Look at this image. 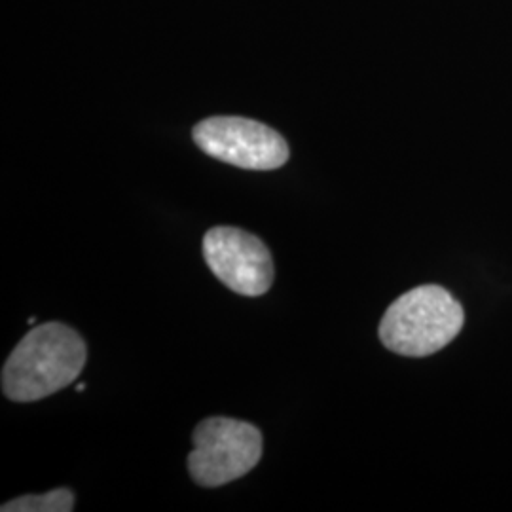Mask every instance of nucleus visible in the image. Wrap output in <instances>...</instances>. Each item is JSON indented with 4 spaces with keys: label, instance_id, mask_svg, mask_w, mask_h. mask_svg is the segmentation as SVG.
I'll list each match as a JSON object with an SVG mask.
<instances>
[{
    "label": "nucleus",
    "instance_id": "obj_4",
    "mask_svg": "<svg viewBox=\"0 0 512 512\" xmlns=\"http://www.w3.org/2000/svg\"><path fill=\"white\" fill-rule=\"evenodd\" d=\"M192 137L207 156L241 169L272 171L289 160L287 141L275 129L249 118H207L194 128Z\"/></svg>",
    "mask_w": 512,
    "mask_h": 512
},
{
    "label": "nucleus",
    "instance_id": "obj_3",
    "mask_svg": "<svg viewBox=\"0 0 512 512\" xmlns=\"http://www.w3.org/2000/svg\"><path fill=\"white\" fill-rule=\"evenodd\" d=\"M262 458V433L234 418H207L194 431L188 471L196 484L217 488L255 469Z\"/></svg>",
    "mask_w": 512,
    "mask_h": 512
},
{
    "label": "nucleus",
    "instance_id": "obj_6",
    "mask_svg": "<svg viewBox=\"0 0 512 512\" xmlns=\"http://www.w3.org/2000/svg\"><path fill=\"white\" fill-rule=\"evenodd\" d=\"M73 509L74 495L67 488L42 495H23L0 507L2 512H71Z\"/></svg>",
    "mask_w": 512,
    "mask_h": 512
},
{
    "label": "nucleus",
    "instance_id": "obj_5",
    "mask_svg": "<svg viewBox=\"0 0 512 512\" xmlns=\"http://www.w3.org/2000/svg\"><path fill=\"white\" fill-rule=\"evenodd\" d=\"M203 256L220 283L241 296H262L274 283V260L262 239L232 228H211L203 238Z\"/></svg>",
    "mask_w": 512,
    "mask_h": 512
},
{
    "label": "nucleus",
    "instance_id": "obj_1",
    "mask_svg": "<svg viewBox=\"0 0 512 512\" xmlns=\"http://www.w3.org/2000/svg\"><path fill=\"white\" fill-rule=\"evenodd\" d=\"M88 359L84 338L63 323H44L23 336L2 368V393L35 403L69 387Z\"/></svg>",
    "mask_w": 512,
    "mask_h": 512
},
{
    "label": "nucleus",
    "instance_id": "obj_2",
    "mask_svg": "<svg viewBox=\"0 0 512 512\" xmlns=\"http://www.w3.org/2000/svg\"><path fill=\"white\" fill-rule=\"evenodd\" d=\"M465 325L458 298L439 285H421L399 296L380 321L385 348L403 357H429L454 342Z\"/></svg>",
    "mask_w": 512,
    "mask_h": 512
},
{
    "label": "nucleus",
    "instance_id": "obj_7",
    "mask_svg": "<svg viewBox=\"0 0 512 512\" xmlns=\"http://www.w3.org/2000/svg\"><path fill=\"white\" fill-rule=\"evenodd\" d=\"M76 391H78V393H82V391H86V384L76 385Z\"/></svg>",
    "mask_w": 512,
    "mask_h": 512
}]
</instances>
